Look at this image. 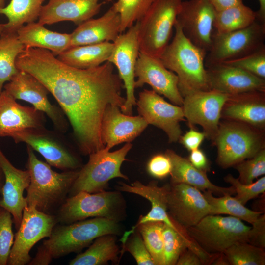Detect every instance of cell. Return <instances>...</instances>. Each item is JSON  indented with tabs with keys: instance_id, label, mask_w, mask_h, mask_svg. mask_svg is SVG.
I'll return each mask as SVG.
<instances>
[{
	"instance_id": "cell-1",
	"label": "cell",
	"mask_w": 265,
	"mask_h": 265,
	"mask_svg": "<svg viewBox=\"0 0 265 265\" xmlns=\"http://www.w3.org/2000/svg\"><path fill=\"white\" fill-rule=\"evenodd\" d=\"M18 70L36 78L54 97L67 116L81 153L105 148L101 136L104 111L109 105L124 106L119 75L109 61L88 69L62 62L46 49L25 48L16 60Z\"/></svg>"
},
{
	"instance_id": "cell-2",
	"label": "cell",
	"mask_w": 265,
	"mask_h": 265,
	"mask_svg": "<svg viewBox=\"0 0 265 265\" xmlns=\"http://www.w3.org/2000/svg\"><path fill=\"white\" fill-rule=\"evenodd\" d=\"M118 222L106 218L95 217L68 224L56 225L28 265H47L53 259L81 251L100 236L117 235L121 232Z\"/></svg>"
},
{
	"instance_id": "cell-3",
	"label": "cell",
	"mask_w": 265,
	"mask_h": 265,
	"mask_svg": "<svg viewBox=\"0 0 265 265\" xmlns=\"http://www.w3.org/2000/svg\"><path fill=\"white\" fill-rule=\"evenodd\" d=\"M26 168L30 178L26 189L27 205L50 214H54L67 198L79 171L61 173L53 170L47 162L37 158L33 150L27 145Z\"/></svg>"
},
{
	"instance_id": "cell-4",
	"label": "cell",
	"mask_w": 265,
	"mask_h": 265,
	"mask_svg": "<svg viewBox=\"0 0 265 265\" xmlns=\"http://www.w3.org/2000/svg\"><path fill=\"white\" fill-rule=\"evenodd\" d=\"M174 28V38L159 59L177 76L178 88L183 97L194 91L211 90L205 66L207 52L185 36L177 21Z\"/></svg>"
},
{
	"instance_id": "cell-5",
	"label": "cell",
	"mask_w": 265,
	"mask_h": 265,
	"mask_svg": "<svg viewBox=\"0 0 265 265\" xmlns=\"http://www.w3.org/2000/svg\"><path fill=\"white\" fill-rule=\"evenodd\" d=\"M265 129L230 120L220 122L213 141L216 162L226 169L251 158L265 148Z\"/></svg>"
},
{
	"instance_id": "cell-6",
	"label": "cell",
	"mask_w": 265,
	"mask_h": 265,
	"mask_svg": "<svg viewBox=\"0 0 265 265\" xmlns=\"http://www.w3.org/2000/svg\"><path fill=\"white\" fill-rule=\"evenodd\" d=\"M125 200L120 191H81L67 198L55 215L58 223L68 224L89 218L102 217L119 222L125 216Z\"/></svg>"
},
{
	"instance_id": "cell-7",
	"label": "cell",
	"mask_w": 265,
	"mask_h": 265,
	"mask_svg": "<svg viewBox=\"0 0 265 265\" xmlns=\"http://www.w3.org/2000/svg\"><path fill=\"white\" fill-rule=\"evenodd\" d=\"M182 0H155L138 21L139 52L159 58L169 44Z\"/></svg>"
},
{
	"instance_id": "cell-8",
	"label": "cell",
	"mask_w": 265,
	"mask_h": 265,
	"mask_svg": "<svg viewBox=\"0 0 265 265\" xmlns=\"http://www.w3.org/2000/svg\"><path fill=\"white\" fill-rule=\"evenodd\" d=\"M132 145L131 142L113 152L105 147L89 155L87 163L79 170L69 193V196L84 191L97 193L105 191L109 182L115 178L128 180L121 171L123 162Z\"/></svg>"
},
{
	"instance_id": "cell-9",
	"label": "cell",
	"mask_w": 265,
	"mask_h": 265,
	"mask_svg": "<svg viewBox=\"0 0 265 265\" xmlns=\"http://www.w3.org/2000/svg\"><path fill=\"white\" fill-rule=\"evenodd\" d=\"M250 226L232 216L209 214L187 228L190 237L209 253H223L239 242L248 243Z\"/></svg>"
},
{
	"instance_id": "cell-10",
	"label": "cell",
	"mask_w": 265,
	"mask_h": 265,
	"mask_svg": "<svg viewBox=\"0 0 265 265\" xmlns=\"http://www.w3.org/2000/svg\"><path fill=\"white\" fill-rule=\"evenodd\" d=\"M265 24L258 21L238 30L218 33L214 31L205 60L206 68L238 59L265 46Z\"/></svg>"
},
{
	"instance_id": "cell-11",
	"label": "cell",
	"mask_w": 265,
	"mask_h": 265,
	"mask_svg": "<svg viewBox=\"0 0 265 265\" xmlns=\"http://www.w3.org/2000/svg\"><path fill=\"white\" fill-rule=\"evenodd\" d=\"M57 223L55 214L42 212L33 206H26L15 236L7 265L28 264L32 259L29 254L31 248L39 240L49 237Z\"/></svg>"
},
{
	"instance_id": "cell-12",
	"label": "cell",
	"mask_w": 265,
	"mask_h": 265,
	"mask_svg": "<svg viewBox=\"0 0 265 265\" xmlns=\"http://www.w3.org/2000/svg\"><path fill=\"white\" fill-rule=\"evenodd\" d=\"M138 29L139 22L137 21L126 32L118 35L113 42V49L107 61L116 67L119 76L123 81L126 97L120 110L129 115H132L133 107L136 104L134 95L135 68L139 53Z\"/></svg>"
},
{
	"instance_id": "cell-13",
	"label": "cell",
	"mask_w": 265,
	"mask_h": 265,
	"mask_svg": "<svg viewBox=\"0 0 265 265\" xmlns=\"http://www.w3.org/2000/svg\"><path fill=\"white\" fill-rule=\"evenodd\" d=\"M230 95L214 90L194 91L183 97L182 108L190 128L202 127L207 138L212 142L218 129L221 112Z\"/></svg>"
},
{
	"instance_id": "cell-14",
	"label": "cell",
	"mask_w": 265,
	"mask_h": 265,
	"mask_svg": "<svg viewBox=\"0 0 265 265\" xmlns=\"http://www.w3.org/2000/svg\"><path fill=\"white\" fill-rule=\"evenodd\" d=\"M216 10L209 0L182 1L177 22L185 36L207 53L214 32Z\"/></svg>"
},
{
	"instance_id": "cell-15",
	"label": "cell",
	"mask_w": 265,
	"mask_h": 265,
	"mask_svg": "<svg viewBox=\"0 0 265 265\" xmlns=\"http://www.w3.org/2000/svg\"><path fill=\"white\" fill-rule=\"evenodd\" d=\"M3 88L15 99L28 102L36 109L45 113L59 131H65L67 123L62 111L50 103L48 89L34 76L18 70Z\"/></svg>"
},
{
	"instance_id": "cell-16",
	"label": "cell",
	"mask_w": 265,
	"mask_h": 265,
	"mask_svg": "<svg viewBox=\"0 0 265 265\" xmlns=\"http://www.w3.org/2000/svg\"><path fill=\"white\" fill-rule=\"evenodd\" d=\"M10 137L15 143H25L40 153L50 166L64 171L75 170L80 166V161L62 141L45 127L24 129Z\"/></svg>"
},
{
	"instance_id": "cell-17",
	"label": "cell",
	"mask_w": 265,
	"mask_h": 265,
	"mask_svg": "<svg viewBox=\"0 0 265 265\" xmlns=\"http://www.w3.org/2000/svg\"><path fill=\"white\" fill-rule=\"evenodd\" d=\"M136 105L139 115L148 125L162 130L170 143L179 140L182 133L180 123L185 120L182 106L172 105L154 91L147 89L139 93Z\"/></svg>"
},
{
	"instance_id": "cell-18",
	"label": "cell",
	"mask_w": 265,
	"mask_h": 265,
	"mask_svg": "<svg viewBox=\"0 0 265 265\" xmlns=\"http://www.w3.org/2000/svg\"><path fill=\"white\" fill-rule=\"evenodd\" d=\"M166 198L169 214L186 229L212 214V207L203 193L190 185L183 183L168 185Z\"/></svg>"
},
{
	"instance_id": "cell-19",
	"label": "cell",
	"mask_w": 265,
	"mask_h": 265,
	"mask_svg": "<svg viewBox=\"0 0 265 265\" xmlns=\"http://www.w3.org/2000/svg\"><path fill=\"white\" fill-rule=\"evenodd\" d=\"M135 88L149 85L152 90L168 98L174 105L182 106L183 97L178 88V78L166 68L159 58L139 52L135 68Z\"/></svg>"
},
{
	"instance_id": "cell-20",
	"label": "cell",
	"mask_w": 265,
	"mask_h": 265,
	"mask_svg": "<svg viewBox=\"0 0 265 265\" xmlns=\"http://www.w3.org/2000/svg\"><path fill=\"white\" fill-rule=\"evenodd\" d=\"M148 124L140 115L123 113L116 106L109 105L104 111L101 136L105 147L110 150L120 143L131 142L138 136Z\"/></svg>"
},
{
	"instance_id": "cell-21",
	"label": "cell",
	"mask_w": 265,
	"mask_h": 265,
	"mask_svg": "<svg viewBox=\"0 0 265 265\" xmlns=\"http://www.w3.org/2000/svg\"><path fill=\"white\" fill-rule=\"evenodd\" d=\"M0 167L4 176L0 207L8 211L17 230L21 224L24 208L27 206L23 193L28 187L30 178L28 170L16 168L7 159L0 148Z\"/></svg>"
},
{
	"instance_id": "cell-22",
	"label": "cell",
	"mask_w": 265,
	"mask_h": 265,
	"mask_svg": "<svg viewBox=\"0 0 265 265\" xmlns=\"http://www.w3.org/2000/svg\"><path fill=\"white\" fill-rule=\"evenodd\" d=\"M168 185L159 186L156 181H151L144 185L136 181L131 185L120 182L117 190L138 195L150 201L151 208L144 216H140L136 224L132 229L124 233L120 241L124 244L129 237L134 232L136 227L140 224L155 221H160L167 225L174 228L175 222L169 214L167 208V193Z\"/></svg>"
},
{
	"instance_id": "cell-23",
	"label": "cell",
	"mask_w": 265,
	"mask_h": 265,
	"mask_svg": "<svg viewBox=\"0 0 265 265\" xmlns=\"http://www.w3.org/2000/svg\"><path fill=\"white\" fill-rule=\"evenodd\" d=\"M211 90L233 95L245 92H265V79L239 68L221 63L206 68Z\"/></svg>"
},
{
	"instance_id": "cell-24",
	"label": "cell",
	"mask_w": 265,
	"mask_h": 265,
	"mask_svg": "<svg viewBox=\"0 0 265 265\" xmlns=\"http://www.w3.org/2000/svg\"><path fill=\"white\" fill-rule=\"evenodd\" d=\"M221 118L265 129V92L253 91L230 95L223 106Z\"/></svg>"
},
{
	"instance_id": "cell-25",
	"label": "cell",
	"mask_w": 265,
	"mask_h": 265,
	"mask_svg": "<svg viewBox=\"0 0 265 265\" xmlns=\"http://www.w3.org/2000/svg\"><path fill=\"white\" fill-rule=\"evenodd\" d=\"M5 90L0 93V137H10L21 130L44 127L43 113L18 103Z\"/></svg>"
},
{
	"instance_id": "cell-26",
	"label": "cell",
	"mask_w": 265,
	"mask_h": 265,
	"mask_svg": "<svg viewBox=\"0 0 265 265\" xmlns=\"http://www.w3.org/2000/svg\"><path fill=\"white\" fill-rule=\"evenodd\" d=\"M101 0H49L43 5L38 22L43 25L71 21L78 26L100 11Z\"/></svg>"
},
{
	"instance_id": "cell-27",
	"label": "cell",
	"mask_w": 265,
	"mask_h": 265,
	"mask_svg": "<svg viewBox=\"0 0 265 265\" xmlns=\"http://www.w3.org/2000/svg\"><path fill=\"white\" fill-rule=\"evenodd\" d=\"M119 14L111 6L102 16L90 19L80 25L71 33V47L113 42L120 33Z\"/></svg>"
},
{
	"instance_id": "cell-28",
	"label": "cell",
	"mask_w": 265,
	"mask_h": 265,
	"mask_svg": "<svg viewBox=\"0 0 265 265\" xmlns=\"http://www.w3.org/2000/svg\"><path fill=\"white\" fill-rule=\"evenodd\" d=\"M165 154L170 159L172 164L170 174L171 184H187L201 191H209L218 196L235 194V189L232 186L222 187L213 184L209 179L206 172L196 168L188 159L174 151L167 149Z\"/></svg>"
},
{
	"instance_id": "cell-29",
	"label": "cell",
	"mask_w": 265,
	"mask_h": 265,
	"mask_svg": "<svg viewBox=\"0 0 265 265\" xmlns=\"http://www.w3.org/2000/svg\"><path fill=\"white\" fill-rule=\"evenodd\" d=\"M17 34L25 48L46 49L56 56L71 47V33L50 30L38 22L23 26Z\"/></svg>"
},
{
	"instance_id": "cell-30",
	"label": "cell",
	"mask_w": 265,
	"mask_h": 265,
	"mask_svg": "<svg viewBox=\"0 0 265 265\" xmlns=\"http://www.w3.org/2000/svg\"><path fill=\"white\" fill-rule=\"evenodd\" d=\"M113 47V43L111 42L72 47L58 55L57 58L76 68H94L108 61Z\"/></svg>"
},
{
	"instance_id": "cell-31",
	"label": "cell",
	"mask_w": 265,
	"mask_h": 265,
	"mask_svg": "<svg viewBox=\"0 0 265 265\" xmlns=\"http://www.w3.org/2000/svg\"><path fill=\"white\" fill-rule=\"evenodd\" d=\"M46 0H11L0 10L7 22L3 24L1 33H17L25 24L35 22L39 18L43 3Z\"/></svg>"
},
{
	"instance_id": "cell-32",
	"label": "cell",
	"mask_w": 265,
	"mask_h": 265,
	"mask_svg": "<svg viewBox=\"0 0 265 265\" xmlns=\"http://www.w3.org/2000/svg\"><path fill=\"white\" fill-rule=\"evenodd\" d=\"M116 235L106 234L96 238L84 252L69 263L70 265H103L117 262L120 251L116 243Z\"/></svg>"
},
{
	"instance_id": "cell-33",
	"label": "cell",
	"mask_w": 265,
	"mask_h": 265,
	"mask_svg": "<svg viewBox=\"0 0 265 265\" xmlns=\"http://www.w3.org/2000/svg\"><path fill=\"white\" fill-rule=\"evenodd\" d=\"M257 21L256 12L243 3L216 11L214 31L224 33L244 28Z\"/></svg>"
},
{
	"instance_id": "cell-34",
	"label": "cell",
	"mask_w": 265,
	"mask_h": 265,
	"mask_svg": "<svg viewBox=\"0 0 265 265\" xmlns=\"http://www.w3.org/2000/svg\"><path fill=\"white\" fill-rule=\"evenodd\" d=\"M25 48L17 33H0V93L4 83L17 72L16 60Z\"/></svg>"
},
{
	"instance_id": "cell-35",
	"label": "cell",
	"mask_w": 265,
	"mask_h": 265,
	"mask_svg": "<svg viewBox=\"0 0 265 265\" xmlns=\"http://www.w3.org/2000/svg\"><path fill=\"white\" fill-rule=\"evenodd\" d=\"M206 200L212 207L213 215L227 214L253 224L263 213L246 208L234 197L226 195L215 197L210 191H202Z\"/></svg>"
},
{
	"instance_id": "cell-36",
	"label": "cell",
	"mask_w": 265,
	"mask_h": 265,
	"mask_svg": "<svg viewBox=\"0 0 265 265\" xmlns=\"http://www.w3.org/2000/svg\"><path fill=\"white\" fill-rule=\"evenodd\" d=\"M164 224L160 221H149L139 224L135 228L141 235L155 265H164Z\"/></svg>"
},
{
	"instance_id": "cell-37",
	"label": "cell",
	"mask_w": 265,
	"mask_h": 265,
	"mask_svg": "<svg viewBox=\"0 0 265 265\" xmlns=\"http://www.w3.org/2000/svg\"><path fill=\"white\" fill-rule=\"evenodd\" d=\"M230 265H265L264 249L246 242L236 243L223 252Z\"/></svg>"
},
{
	"instance_id": "cell-38",
	"label": "cell",
	"mask_w": 265,
	"mask_h": 265,
	"mask_svg": "<svg viewBox=\"0 0 265 265\" xmlns=\"http://www.w3.org/2000/svg\"><path fill=\"white\" fill-rule=\"evenodd\" d=\"M155 0H117L112 6L119 14L120 33L131 27L146 13Z\"/></svg>"
},
{
	"instance_id": "cell-39",
	"label": "cell",
	"mask_w": 265,
	"mask_h": 265,
	"mask_svg": "<svg viewBox=\"0 0 265 265\" xmlns=\"http://www.w3.org/2000/svg\"><path fill=\"white\" fill-rule=\"evenodd\" d=\"M164 265H175L183 252L189 246L185 238L170 226L163 229Z\"/></svg>"
},
{
	"instance_id": "cell-40",
	"label": "cell",
	"mask_w": 265,
	"mask_h": 265,
	"mask_svg": "<svg viewBox=\"0 0 265 265\" xmlns=\"http://www.w3.org/2000/svg\"><path fill=\"white\" fill-rule=\"evenodd\" d=\"M238 173V179L244 184L253 182L255 179L265 174V148L253 157L245 159L233 166Z\"/></svg>"
},
{
	"instance_id": "cell-41",
	"label": "cell",
	"mask_w": 265,
	"mask_h": 265,
	"mask_svg": "<svg viewBox=\"0 0 265 265\" xmlns=\"http://www.w3.org/2000/svg\"><path fill=\"white\" fill-rule=\"evenodd\" d=\"M224 180L234 188L236 192L234 197L244 205L251 199L265 193V176H262L256 182L248 184L240 183L238 178H235L230 174L224 177Z\"/></svg>"
},
{
	"instance_id": "cell-42",
	"label": "cell",
	"mask_w": 265,
	"mask_h": 265,
	"mask_svg": "<svg viewBox=\"0 0 265 265\" xmlns=\"http://www.w3.org/2000/svg\"><path fill=\"white\" fill-rule=\"evenodd\" d=\"M222 63L239 68L265 79V46L247 55Z\"/></svg>"
},
{
	"instance_id": "cell-43",
	"label": "cell",
	"mask_w": 265,
	"mask_h": 265,
	"mask_svg": "<svg viewBox=\"0 0 265 265\" xmlns=\"http://www.w3.org/2000/svg\"><path fill=\"white\" fill-rule=\"evenodd\" d=\"M13 223L11 213L0 207V265L8 264L14 239Z\"/></svg>"
},
{
	"instance_id": "cell-44",
	"label": "cell",
	"mask_w": 265,
	"mask_h": 265,
	"mask_svg": "<svg viewBox=\"0 0 265 265\" xmlns=\"http://www.w3.org/2000/svg\"><path fill=\"white\" fill-rule=\"evenodd\" d=\"M125 251L129 252L134 258L138 265H155L143 239L135 230L127 238L120 251L121 255Z\"/></svg>"
},
{
	"instance_id": "cell-45",
	"label": "cell",
	"mask_w": 265,
	"mask_h": 265,
	"mask_svg": "<svg viewBox=\"0 0 265 265\" xmlns=\"http://www.w3.org/2000/svg\"><path fill=\"white\" fill-rule=\"evenodd\" d=\"M171 168L170 159L165 154H159L154 156L147 164L148 173L158 179H163L170 175Z\"/></svg>"
},
{
	"instance_id": "cell-46",
	"label": "cell",
	"mask_w": 265,
	"mask_h": 265,
	"mask_svg": "<svg viewBox=\"0 0 265 265\" xmlns=\"http://www.w3.org/2000/svg\"><path fill=\"white\" fill-rule=\"evenodd\" d=\"M249 232L248 243L264 249L265 247V216L262 214L252 224Z\"/></svg>"
},
{
	"instance_id": "cell-47",
	"label": "cell",
	"mask_w": 265,
	"mask_h": 265,
	"mask_svg": "<svg viewBox=\"0 0 265 265\" xmlns=\"http://www.w3.org/2000/svg\"><path fill=\"white\" fill-rule=\"evenodd\" d=\"M205 138L206 134L204 132L190 128L189 131L180 136L179 140L187 150L191 151L199 148Z\"/></svg>"
},
{
	"instance_id": "cell-48",
	"label": "cell",
	"mask_w": 265,
	"mask_h": 265,
	"mask_svg": "<svg viewBox=\"0 0 265 265\" xmlns=\"http://www.w3.org/2000/svg\"><path fill=\"white\" fill-rule=\"evenodd\" d=\"M196 168L207 172L210 169L209 160L204 153L199 148L190 151L188 159Z\"/></svg>"
},
{
	"instance_id": "cell-49",
	"label": "cell",
	"mask_w": 265,
	"mask_h": 265,
	"mask_svg": "<svg viewBox=\"0 0 265 265\" xmlns=\"http://www.w3.org/2000/svg\"><path fill=\"white\" fill-rule=\"evenodd\" d=\"M176 265H202L199 256L191 250L186 248L180 256Z\"/></svg>"
},
{
	"instance_id": "cell-50",
	"label": "cell",
	"mask_w": 265,
	"mask_h": 265,
	"mask_svg": "<svg viewBox=\"0 0 265 265\" xmlns=\"http://www.w3.org/2000/svg\"><path fill=\"white\" fill-rule=\"evenodd\" d=\"M216 11H220L243 3L242 0H209Z\"/></svg>"
},
{
	"instance_id": "cell-51",
	"label": "cell",
	"mask_w": 265,
	"mask_h": 265,
	"mask_svg": "<svg viewBox=\"0 0 265 265\" xmlns=\"http://www.w3.org/2000/svg\"><path fill=\"white\" fill-rule=\"evenodd\" d=\"M259 8L256 11L257 21L265 24V0H258Z\"/></svg>"
},
{
	"instance_id": "cell-52",
	"label": "cell",
	"mask_w": 265,
	"mask_h": 265,
	"mask_svg": "<svg viewBox=\"0 0 265 265\" xmlns=\"http://www.w3.org/2000/svg\"><path fill=\"white\" fill-rule=\"evenodd\" d=\"M211 265H230L229 261L223 253H218L212 261Z\"/></svg>"
},
{
	"instance_id": "cell-53",
	"label": "cell",
	"mask_w": 265,
	"mask_h": 265,
	"mask_svg": "<svg viewBox=\"0 0 265 265\" xmlns=\"http://www.w3.org/2000/svg\"><path fill=\"white\" fill-rule=\"evenodd\" d=\"M4 183V174L1 168L0 167V194L1 193Z\"/></svg>"
},
{
	"instance_id": "cell-54",
	"label": "cell",
	"mask_w": 265,
	"mask_h": 265,
	"mask_svg": "<svg viewBox=\"0 0 265 265\" xmlns=\"http://www.w3.org/2000/svg\"><path fill=\"white\" fill-rule=\"evenodd\" d=\"M5 0H0V10L5 6Z\"/></svg>"
},
{
	"instance_id": "cell-55",
	"label": "cell",
	"mask_w": 265,
	"mask_h": 265,
	"mask_svg": "<svg viewBox=\"0 0 265 265\" xmlns=\"http://www.w3.org/2000/svg\"><path fill=\"white\" fill-rule=\"evenodd\" d=\"M2 26H3V24L0 23V33H1L2 32Z\"/></svg>"
},
{
	"instance_id": "cell-56",
	"label": "cell",
	"mask_w": 265,
	"mask_h": 265,
	"mask_svg": "<svg viewBox=\"0 0 265 265\" xmlns=\"http://www.w3.org/2000/svg\"><path fill=\"white\" fill-rule=\"evenodd\" d=\"M108 0V1H110V0Z\"/></svg>"
}]
</instances>
